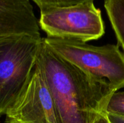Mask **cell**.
Instances as JSON below:
<instances>
[{
  "mask_svg": "<svg viewBox=\"0 0 124 123\" xmlns=\"http://www.w3.org/2000/svg\"><path fill=\"white\" fill-rule=\"evenodd\" d=\"M44 41L55 54L87 75L106 82L117 91L124 88V53L118 45L93 46L48 36Z\"/></svg>",
  "mask_w": 124,
  "mask_h": 123,
  "instance_id": "cell-2",
  "label": "cell"
},
{
  "mask_svg": "<svg viewBox=\"0 0 124 123\" xmlns=\"http://www.w3.org/2000/svg\"><path fill=\"white\" fill-rule=\"evenodd\" d=\"M41 9L50 7H66L80 4L92 3L94 0H32Z\"/></svg>",
  "mask_w": 124,
  "mask_h": 123,
  "instance_id": "cell-9",
  "label": "cell"
},
{
  "mask_svg": "<svg viewBox=\"0 0 124 123\" xmlns=\"http://www.w3.org/2000/svg\"><path fill=\"white\" fill-rule=\"evenodd\" d=\"M92 123H110L109 122L108 117H107V115L102 111L97 116V117L94 120V121Z\"/></svg>",
  "mask_w": 124,
  "mask_h": 123,
  "instance_id": "cell-10",
  "label": "cell"
},
{
  "mask_svg": "<svg viewBox=\"0 0 124 123\" xmlns=\"http://www.w3.org/2000/svg\"><path fill=\"white\" fill-rule=\"evenodd\" d=\"M43 38L26 34L0 38V116L5 115L26 85Z\"/></svg>",
  "mask_w": 124,
  "mask_h": 123,
  "instance_id": "cell-3",
  "label": "cell"
},
{
  "mask_svg": "<svg viewBox=\"0 0 124 123\" xmlns=\"http://www.w3.org/2000/svg\"><path fill=\"white\" fill-rule=\"evenodd\" d=\"M107 117L110 123H124V117L115 115H107Z\"/></svg>",
  "mask_w": 124,
  "mask_h": 123,
  "instance_id": "cell-11",
  "label": "cell"
},
{
  "mask_svg": "<svg viewBox=\"0 0 124 123\" xmlns=\"http://www.w3.org/2000/svg\"><path fill=\"white\" fill-rule=\"evenodd\" d=\"M103 112L106 115H115L124 117V91H115L108 98Z\"/></svg>",
  "mask_w": 124,
  "mask_h": 123,
  "instance_id": "cell-8",
  "label": "cell"
},
{
  "mask_svg": "<svg viewBox=\"0 0 124 123\" xmlns=\"http://www.w3.org/2000/svg\"><path fill=\"white\" fill-rule=\"evenodd\" d=\"M40 28L48 37L86 43L105 33L102 12L94 3L41 9Z\"/></svg>",
  "mask_w": 124,
  "mask_h": 123,
  "instance_id": "cell-4",
  "label": "cell"
},
{
  "mask_svg": "<svg viewBox=\"0 0 124 123\" xmlns=\"http://www.w3.org/2000/svg\"><path fill=\"white\" fill-rule=\"evenodd\" d=\"M105 8L124 51V0H105Z\"/></svg>",
  "mask_w": 124,
  "mask_h": 123,
  "instance_id": "cell-7",
  "label": "cell"
},
{
  "mask_svg": "<svg viewBox=\"0 0 124 123\" xmlns=\"http://www.w3.org/2000/svg\"><path fill=\"white\" fill-rule=\"evenodd\" d=\"M38 62L62 123H92L115 91L113 86L87 75L55 54L44 42Z\"/></svg>",
  "mask_w": 124,
  "mask_h": 123,
  "instance_id": "cell-1",
  "label": "cell"
},
{
  "mask_svg": "<svg viewBox=\"0 0 124 123\" xmlns=\"http://www.w3.org/2000/svg\"><path fill=\"white\" fill-rule=\"evenodd\" d=\"M23 34L41 36L31 0H0V38Z\"/></svg>",
  "mask_w": 124,
  "mask_h": 123,
  "instance_id": "cell-6",
  "label": "cell"
},
{
  "mask_svg": "<svg viewBox=\"0 0 124 123\" xmlns=\"http://www.w3.org/2000/svg\"><path fill=\"white\" fill-rule=\"evenodd\" d=\"M5 116L6 123H62L38 59L26 85Z\"/></svg>",
  "mask_w": 124,
  "mask_h": 123,
  "instance_id": "cell-5",
  "label": "cell"
}]
</instances>
